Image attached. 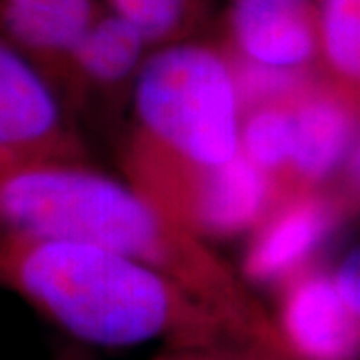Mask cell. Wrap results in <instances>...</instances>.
Masks as SVG:
<instances>
[{"label": "cell", "instance_id": "1", "mask_svg": "<svg viewBox=\"0 0 360 360\" xmlns=\"http://www.w3.org/2000/svg\"><path fill=\"white\" fill-rule=\"evenodd\" d=\"M0 234L89 243L134 258L212 310L240 347L283 360L272 319L202 238L82 158L0 172Z\"/></svg>", "mask_w": 360, "mask_h": 360}, {"label": "cell", "instance_id": "2", "mask_svg": "<svg viewBox=\"0 0 360 360\" xmlns=\"http://www.w3.org/2000/svg\"><path fill=\"white\" fill-rule=\"evenodd\" d=\"M0 283L94 347L167 340L176 348H220L232 340L212 310L162 272L89 243L8 236Z\"/></svg>", "mask_w": 360, "mask_h": 360}, {"label": "cell", "instance_id": "3", "mask_svg": "<svg viewBox=\"0 0 360 360\" xmlns=\"http://www.w3.org/2000/svg\"><path fill=\"white\" fill-rule=\"evenodd\" d=\"M141 130L132 144L198 168L240 155L243 108L226 49L205 42L165 44L136 78Z\"/></svg>", "mask_w": 360, "mask_h": 360}, {"label": "cell", "instance_id": "4", "mask_svg": "<svg viewBox=\"0 0 360 360\" xmlns=\"http://www.w3.org/2000/svg\"><path fill=\"white\" fill-rule=\"evenodd\" d=\"M129 170L136 191L200 238L255 231L281 198L243 153L224 167L198 168L130 144Z\"/></svg>", "mask_w": 360, "mask_h": 360}, {"label": "cell", "instance_id": "5", "mask_svg": "<svg viewBox=\"0 0 360 360\" xmlns=\"http://www.w3.org/2000/svg\"><path fill=\"white\" fill-rule=\"evenodd\" d=\"M49 158H82L65 98L37 66L0 40V172Z\"/></svg>", "mask_w": 360, "mask_h": 360}, {"label": "cell", "instance_id": "6", "mask_svg": "<svg viewBox=\"0 0 360 360\" xmlns=\"http://www.w3.org/2000/svg\"><path fill=\"white\" fill-rule=\"evenodd\" d=\"M350 214L336 191H292L276 200L252 231L243 272L250 283L281 288L302 270L314 266V257L340 220Z\"/></svg>", "mask_w": 360, "mask_h": 360}, {"label": "cell", "instance_id": "7", "mask_svg": "<svg viewBox=\"0 0 360 360\" xmlns=\"http://www.w3.org/2000/svg\"><path fill=\"white\" fill-rule=\"evenodd\" d=\"M272 324L283 360H360V316L319 266L278 288Z\"/></svg>", "mask_w": 360, "mask_h": 360}, {"label": "cell", "instance_id": "8", "mask_svg": "<svg viewBox=\"0 0 360 360\" xmlns=\"http://www.w3.org/2000/svg\"><path fill=\"white\" fill-rule=\"evenodd\" d=\"M290 106L295 124L292 191L326 188L340 174L360 132V108L319 78Z\"/></svg>", "mask_w": 360, "mask_h": 360}, {"label": "cell", "instance_id": "9", "mask_svg": "<svg viewBox=\"0 0 360 360\" xmlns=\"http://www.w3.org/2000/svg\"><path fill=\"white\" fill-rule=\"evenodd\" d=\"M229 51L278 68H316V0H231Z\"/></svg>", "mask_w": 360, "mask_h": 360}, {"label": "cell", "instance_id": "10", "mask_svg": "<svg viewBox=\"0 0 360 360\" xmlns=\"http://www.w3.org/2000/svg\"><path fill=\"white\" fill-rule=\"evenodd\" d=\"M103 13L96 0H0V40L60 92L72 52Z\"/></svg>", "mask_w": 360, "mask_h": 360}, {"label": "cell", "instance_id": "11", "mask_svg": "<svg viewBox=\"0 0 360 360\" xmlns=\"http://www.w3.org/2000/svg\"><path fill=\"white\" fill-rule=\"evenodd\" d=\"M146 40L141 32L116 13H103L90 26L72 52L60 94L82 98L86 92L112 90L127 82L139 68Z\"/></svg>", "mask_w": 360, "mask_h": 360}, {"label": "cell", "instance_id": "12", "mask_svg": "<svg viewBox=\"0 0 360 360\" xmlns=\"http://www.w3.org/2000/svg\"><path fill=\"white\" fill-rule=\"evenodd\" d=\"M316 70L360 108V0H316Z\"/></svg>", "mask_w": 360, "mask_h": 360}, {"label": "cell", "instance_id": "13", "mask_svg": "<svg viewBox=\"0 0 360 360\" xmlns=\"http://www.w3.org/2000/svg\"><path fill=\"white\" fill-rule=\"evenodd\" d=\"M288 104L246 110L240 124V153L274 182L281 196L288 194L295 155V124Z\"/></svg>", "mask_w": 360, "mask_h": 360}, {"label": "cell", "instance_id": "14", "mask_svg": "<svg viewBox=\"0 0 360 360\" xmlns=\"http://www.w3.org/2000/svg\"><path fill=\"white\" fill-rule=\"evenodd\" d=\"M229 52L243 112L266 104H288L319 78L316 68H278Z\"/></svg>", "mask_w": 360, "mask_h": 360}, {"label": "cell", "instance_id": "15", "mask_svg": "<svg viewBox=\"0 0 360 360\" xmlns=\"http://www.w3.org/2000/svg\"><path fill=\"white\" fill-rule=\"evenodd\" d=\"M108 4L148 44L179 42L194 18V0H108Z\"/></svg>", "mask_w": 360, "mask_h": 360}, {"label": "cell", "instance_id": "16", "mask_svg": "<svg viewBox=\"0 0 360 360\" xmlns=\"http://www.w3.org/2000/svg\"><path fill=\"white\" fill-rule=\"evenodd\" d=\"M335 281L350 309L360 316V245L340 260L335 270Z\"/></svg>", "mask_w": 360, "mask_h": 360}, {"label": "cell", "instance_id": "17", "mask_svg": "<svg viewBox=\"0 0 360 360\" xmlns=\"http://www.w3.org/2000/svg\"><path fill=\"white\" fill-rule=\"evenodd\" d=\"M338 184L340 186L336 188V193L347 202L348 210L350 212L360 210V132L348 153L345 167L338 174Z\"/></svg>", "mask_w": 360, "mask_h": 360}, {"label": "cell", "instance_id": "18", "mask_svg": "<svg viewBox=\"0 0 360 360\" xmlns=\"http://www.w3.org/2000/svg\"><path fill=\"white\" fill-rule=\"evenodd\" d=\"M158 360H236V354L220 348H176Z\"/></svg>", "mask_w": 360, "mask_h": 360}, {"label": "cell", "instance_id": "19", "mask_svg": "<svg viewBox=\"0 0 360 360\" xmlns=\"http://www.w3.org/2000/svg\"><path fill=\"white\" fill-rule=\"evenodd\" d=\"M236 360H274L270 356H264L262 352L258 350H248V348H243L240 352H236Z\"/></svg>", "mask_w": 360, "mask_h": 360}, {"label": "cell", "instance_id": "20", "mask_svg": "<svg viewBox=\"0 0 360 360\" xmlns=\"http://www.w3.org/2000/svg\"><path fill=\"white\" fill-rule=\"evenodd\" d=\"M2 245H4V236L0 234V255H2Z\"/></svg>", "mask_w": 360, "mask_h": 360}]
</instances>
